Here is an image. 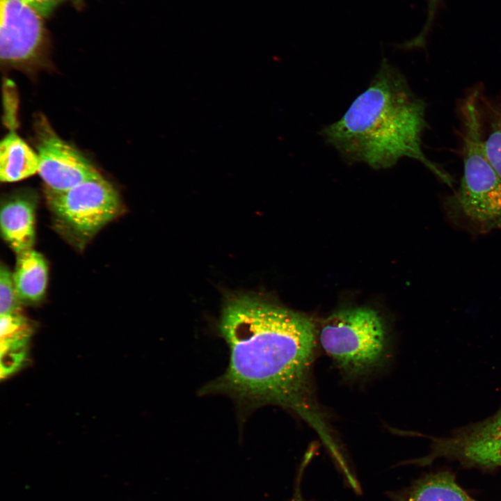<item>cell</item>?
I'll return each instance as SVG.
<instances>
[{
	"mask_svg": "<svg viewBox=\"0 0 501 501\" xmlns=\"http://www.w3.org/2000/svg\"><path fill=\"white\" fill-rule=\"evenodd\" d=\"M28 326L25 318L19 312L0 317L1 339L8 337Z\"/></svg>",
	"mask_w": 501,
	"mask_h": 501,
	"instance_id": "cell-15",
	"label": "cell"
},
{
	"mask_svg": "<svg viewBox=\"0 0 501 501\" xmlns=\"http://www.w3.org/2000/svg\"><path fill=\"white\" fill-rule=\"evenodd\" d=\"M21 300L17 293L13 273L6 266L0 268V312L1 315L19 312Z\"/></svg>",
	"mask_w": 501,
	"mask_h": 501,
	"instance_id": "cell-14",
	"label": "cell"
},
{
	"mask_svg": "<svg viewBox=\"0 0 501 501\" xmlns=\"http://www.w3.org/2000/svg\"><path fill=\"white\" fill-rule=\"evenodd\" d=\"M479 106L484 149L501 179V96L490 100L479 92Z\"/></svg>",
	"mask_w": 501,
	"mask_h": 501,
	"instance_id": "cell-13",
	"label": "cell"
},
{
	"mask_svg": "<svg viewBox=\"0 0 501 501\" xmlns=\"http://www.w3.org/2000/svg\"><path fill=\"white\" fill-rule=\"evenodd\" d=\"M35 200L17 196L2 205L0 225L2 236L17 254L32 248L35 241Z\"/></svg>",
	"mask_w": 501,
	"mask_h": 501,
	"instance_id": "cell-9",
	"label": "cell"
},
{
	"mask_svg": "<svg viewBox=\"0 0 501 501\" xmlns=\"http://www.w3.org/2000/svg\"><path fill=\"white\" fill-rule=\"evenodd\" d=\"M299 486L296 488V492L294 493V495L292 499L291 500V501H305V500L302 497L301 490L299 488Z\"/></svg>",
	"mask_w": 501,
	"mask_h": 501,
	"instance_id": "cell-18",
	"label": "cell"
},
{
	"mask_svg": "<svg viewBox=\"0 0 501 501\" xmlns=\"http://www.w3.org/2000/svg\"><path fill=\"white\" fill-rule=\"evenodd\" d=\"M42 17L48 16L54 8L65 0H23Z\"/></svg>",
	"mask_w": 501,
	"mask_h": 501,
	"instance_id": "cell-16",
	"label": "cell"
},
{
	"mask_svg": "<svg viewBox=\"0 0 501 501\" xmlns=\"http://www.w3.org/2000/svg\"><path fill=\"white\" fill-rule=\"evenodd\" d=\"M47 202L57 216L77 236L88 239L122 211L119 194L100 177L68 190L47 189Z\"/></svg>",
	"mask_w": 501,
	"mask_h": 501,
	"instance_id": "cell-5",
	"label": "cell"
},
{
	"mask_svg": "<svg viewBox=\"0 0 501 501\" xmlns=\"http://www.w3.org/2000/svg\"><path fill=\"white\" fill-rule=\"evenodd\" d=\"M427 105L404 75L383 59L368 86L321 134L349 163L385 169L399 160L420 161L440 179L450 178L422 150Z\"/></svg>",
	"mask_w": 501,
	"mask_h": 501,
	"instance_id": "cell-2",
	"label": "cell"
},
{
	"mask_svg": "<svg viewBox=\"0 0 501 501\" xmlns=\"http://www.w3.org/2000/svg\"><path fill=\"white\" fill-rule=\"evenodd\" d=\"M42 17L23 0H0L2 63L22 68L41 60L46 39Z\"/></svg>",
	"mask_w": 501,
	"mask_h": 501,
	"instance_id": "cell-7",
	"label": "cell"
},
{
	"mask_svg": "<svg viewBox=\"0 0 501 501\" xmlns=\"http://www.w3.org/2000/svg\"><path fill=\"white\" fill-rule=\"evenodd\" d=\"M318 344L348 379H360L386 363L390 339L386 324L375 310L356 307L340 310L317 327Z\"/></svg>",
	"mask_w": 501,
	"mask_h": 501,
	"instance_id": "cell-3",
	"label": "cell"
},
{
	"mask_svg": "<svg viewBox=\"0 0 501 501\" xmlns=\"http://www.w3.org/2000/svg\"><path fill=\"white\" fill-rule=\"evenodd\" d=\"M394 501H475L447 471L429 474L393 495Z\"/></svg>",
	"mask_w": 501,
	"mask_h": 501,
	"instance_id": "cell-10",
	"label": "cell"
},
{
	"mask_svg": "<svg viewBox=\"0 0 501 501\" xmlns=\"http://www.w3.org/2000/svg\"><path fill=\"white\" fill-rule=\"evenodd\" d=\"M13 276L21 301L35 302L43 297L47 285L48 269L47 262L40 253L31 248L17 253Z\"/></svg>",
	"mask_w": 501,
	"mask_h": 501,
	"instance_id": "cell-12",
	"label": "cell"
},
{
	"mask_svg": "<svg viewBox=\"0 0 501 501\" xmlns=\"http://www.w3.org/2000/svg\"><path fill=\"white\" fill-rule=\"evenodd\" d=\"M429 1V15L426 25L424 28L422 35H425L429 30L431 23L432 22L433 17L435 15L436 9L439 2V0H428Z\"/></svg>",
	"mask_w": 501,
	"mask_h": 501,
	"instance_id": "cell-17",
	"label": "cell"
},
{
	"mask_svg": "<svg viewBox=\"0 0 501 501\" xmlns=\"http://www.w3.org/2000/svg\"><path fill=\"white\" fill-rule=\"evenodd\" d=\"M441 458L476 468L501 467V409L450 436L435 438L430 453L415 463L425 465Z\"/></svg>",
	"mask_w": 501,
	"mask_h": 501,
	"instance_id": "cell-6",
	"label": "cell"
},
{
	"mask_svg": "<svg viewBox=\"0 0 501 501\" xmlns=\"http://www.w3.org/2000/svg\"><path fill=\"white\" fill-rule=\"evenodd\" d=\"M36 153L38 174L49 189L68 190L102 175L78 150L60 138L45 120L38 123Z\"/></svg>",
	"mask_w": 501,
	"mask_h": 501,
	"instance_id": "cell-8",
	"label": "cell"
},
{
	"mask_svg": "<svg viewBox=\"0 0 501 501\" xmlns=\"http://www.w3.org/2000/svg\"><path fill=\"white\" fill-rule=\"evenodd\" d=\"M217 333L228 347V365L200 395L228 396L242 422L260 407L280 406L308 423L337 456L341 450L313 384L318 342L312 319L261 295H230Z\"/></svg>",
	"mask_w": 501,
	"mask_h": 501,
	"instance_id": "cell-1",
	"label": "cell"
},
{
	"mask_svg": "<svg viewBox=\"0 0 501 501\" xmlns=\"http://www.w3.org/2000/svg\"><path fill=\"white\" fill-rule=\"evenodd\" d=\"M38 154L15 132L0 143V180L13 182L28 178L38 171Z\"/></svg>",
	"mask_w": 501,
	"mask_h": 501,
	"instance_id": "cell-11",
	"label": "cell"
},
{
	"mask_svg": "<svg viewBox=\"0 0 501 501\" xmlns=\"http://www.w3.org/2000/svg\"><path fill=\"white\" fill-rule=\"evenodd\" d=\"M479 94V89L472 90L460 107L463 173L459 202L464 214L478 225L501 228V179L484 149Z\"/></svg>",
	"mask_w": 501,
	"mask_h": 501,
	"instance_id": "cell-4",
	"label": "cell"
}]
</instances>
